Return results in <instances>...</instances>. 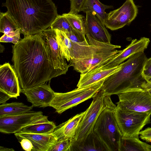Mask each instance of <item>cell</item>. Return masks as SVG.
Masks as SVG:
<instances>
[{"label":"cell","instance_id":"9","mask_svg":"<svg viewBox=\"0 0 151 151\" xmlns=\"http://www.w3.org/2000/svg\"><path fill=\"white\" fill-rule=\"evenodd\" d=\"M41 111H30L19 115L0 117V132L15 133L28 125L48 121Z\"/></svg>","mask_w":151,"mask_h":151},{"label":"cell","instance_id":"16","mask_svg":"<svg viewBox=\"0 0 151 151\" xmlns=\"http://www.w3.org/2000/svg\"><path fill=\"white\" fill-rule=\"evenodd\" d=\"M86 13V35L89 34L94 39L100 42L111 43V36L104 24L91 12H87Z\"/></svg>","mask_w":151,"mask_h":151},{"label":"cell","instance_id":"39","mask_svg":"<svg viewBox=\"0 0 151 151\" xmlns=\"http://www.w3.org/2000/svg\"><path fill=\"white\" fill-rule=\"evenodd\" d=\"M150 142H151V141H150Z\"/></svg>","mask_w":151,"mask_h":151},{"label":"cell","instance_id":"36","mask_svg":"<svg viewBox=\"0 0 151 151\" xmlns=\"http://www.w3.org/2000/svg\"><path fill=\"white\" fill-rule=\"evenodd\" d=\"M0 104H3L6 103V101L11 97L7 94L0 91Z\"/></svg>","mask_w":151,"mask_h":151},{"label":"cell","instance_id":"32","mask_svg":"<svg viewBox=\"0 0 151 151\" xmlns=\"http://www.w3.org/2000/svg\"><path fill=\"white\" fill-rule=\"evenodd\" d=\"M84 0H72L70 1V13L78 14L81 12V7Z\"/></svg>","mask_w":151,"mask_h":151},{"label":"cell","instance_id":"3","mask_svg":"<svg viewBox=\"0 0 151 151\" xmlns=\"http://www.w3.org/2000/svg\"><path fill=\"white\" fill-rule=\"evenodd\" d=\"M147 59L144 52H141L121 64L119 70L104 81L101 89L105 95L111 96L134 91H145L151 93V83L142 74Z\"/></svg>","mask_w":151,"mask_h":151},{"label":"cell","instance_id":"37","mask_svg":"<svg viewBox=\"0 0 151 151\" xmlns=\"http://www.w3.org/2000/svg\"><path fill=\"white\" fill-rule=\"evenodd\" d=\"M14 150L12 148H9L3 147H0V151H13Z\"/></svg>","mask_w":151,"mask_h":151},{"label":"cell","instance_id":"2","mask_svg":"<svg viewBox=\"0 0 151 151\" xmlns=\"http://www.w3.org/2000/svg\"><path fill=\"white\" fill-rule=\"evenodd\" d=\"M5 0L2 6L7 8L24 36L47 29L58 15L52 0Z\"/></svg>","mask_w":151,"mask_h":151},{"label":"cell","instance_id":"28","mask_svg":"<svg viewBox=\"0 0 151 151\" xmlns=\"http://www.w3.org/2000/svg\"><path fill=\"white\" fill-rule=\"evenodd\" d=\"M53 30L58 29L64 33L74 30L67 19L62 14L58 15L50 26Z\"/></svg>","mask_w":151,"mask_h":151},{"label":"cell","instance_id":"21","mask_svg":"<svg viewBox=\"0 0 151 151\" xmlns=\"http://www.w3.org/2000/svg\"><path fill=\"white\" fill-rule=\"evenodd\" d=\"M78 114L66 122L56 126L52 133L57 141L74 138L79 123L84 113Z\"/></svg>","mask_w":151,"mask_h":151},{"label":"cell","instance_id":"27","mask_svg":"<svg viewBox=\"0 0 151 151\" xmlns=\"http://www.w3.org/2000/svg\"><path fill=\"white\" fill-rule=\"evenodd\" d=\"M62 15L67 19L73 29L86 35L85 27L86 19L84 16L69 12L63 13Z\"/></svg>","mask_w":151,"mask_h":151},{"label":"cell","instance_id":"30","mask_svg":"<svg viewBox=\"0 0 151 151\" xmlns=\"http://www.w3.org/2000/svg\"><path fill=\"white\" fill-rule=\"evenodd\" d=\"M65 33L70 40L74 42L82 43L87 40L85 35L75 29Z\"/></svg>","mask_w":151,"mask_h":151},{"label":"cell","instance_id":"35","mask_svg":"<svg viewBox=\"0 0 151 151\" xmlns=\"http://www.w3.org/2000/svg\"><path fill=\"white\" fill-rule=\"evenodd\" d=\"M23 149L27 151H32L33 146L31 142L28 139L23 138L19 140Z\"/></svg>","mask_w":151,"mask_h":151},{"label":"cell","instance_id":"31","mask_svg":"<svg viewBox=\"0 0 151 151\" xmlns=\"http://www.w3.org/2000/svg\"><path fill=\"white\" fill-rule=\"evenodd\" d=\"M142 74L146 80L150 82L151 80V57L146 60L144 65Z\"/></svg>","mask_w":151,"mask_h":151},{"label":"cell","instance_id":"41","mask_svg":"<svg viewBox=\"0 0 151 151\" xmlns=\"http://www.w3.org/2000/svg\"><path fill=\"white\" fill-rule=\"evenodd\" d=\"M70 1H71L72 0H70Z\"/></svg>","mask_w":151,"mask_h":151},{"label":"cell","instance_id":"4","mask_svg":"<svg viewBox=\"0 0 151 151\" xmlns=\"http://www.w3.org/2000/svg\"><path fill=\"white\" fill-rule=\"evenodd\" d=\"M55 30L61 52L68 62L74 59L90 58L96 54L112 51L121 47L111 43L99 42L89 34L86 35V41L82 43L74 42L64 32L58 29Z\"/></svg>","mask_w":151,"mask_h":151},{"label":"cell","instance_id":"8","mask_svg":"<svg viewBox=\"0 0 151 151\" xmlns=\"http://www.w3.org/2000/svg\"><path fill=\"white\" fill-rule=\"evenodd\" d=\"M93 100L84 113L76 130L74 138L81 139L91 132L99 115L105 107L106 97L101 89L93 97Z\"/></svg>","mask_w":151,"mask_h":151},{"label":"cell","instance_id":"38","mask_svg":"<svg viewBox=\"0 0 151 151\" xmlns=\"http://www.w3.org/2000/svg\"><path fill=\"white\" fill-rule=\"evenodd\" d=\"M150 82L151 83V80L150 81Z\"/></svg>","mask_w":151,"mask_h":151},{"label":"cell","instance_id":"1","mask_svg":"<svg viewBox=\"0 0 151 151\" xmlns=\"http://www.w3.org/2000/svg\"><path fill=\"white\" fill-rule=\"evenodd\" d=\"M12 47L13 68L20 89L33 88L62 75L54 68L50 47L42 32L24 36Z\"/></svg>","mask_w":151,"mask_h":151},{"label":"cell","instance_id":"25","mask_svg":"<svg viewBox=\"0 0 151 151\" xmlns=\"http://www.w3.org/2000/svg\"><path fill=\"white\" fill-rule=\"evenodd\" d=\"M22 102L5 103L0 105V117L16 115L25 113L31 111L33 108Z\"/></svg>","mask_w":151,"mask_h":151},{"label":"cell","instance_id":"7","mask_svg":"<svg viewBox=\"0 0 151 151\" xmlns=\"http://www.w3.org/2000/svg\"><path fill=\"white\" fill-rule=\"evenodd\" d=\"M115 115L122 137L139 136L146 125L151 123L150 114L128 110L116 106Z\"/></svg>","mask_w":151,"mask_h":151},{"label":"cell","instance_id":"19","mask_svg":"<svg viewBox=\"0 0 151 151\" xmlns=\"http://www.w3.org/2000/svg\"><path fill=\"white\" fill-rule=\"evenodd\" d=\"M14 134L18 140L23 138L29 139L33 146L32 151H48L57 141L52 134H43L18 132Z\"/></svg>","mask_w":151,"mask_h":151},{"label":"cell","instance_id":"15","mask_svg":"<svg viewBox=\"0 0 151 151\" xmlns=\"http://www.w3.org/2000/svg\"><path fill=\"white\" fill-rule=\"evenodd\" d=\"M150 42L149 38L142 37L139 40L133 39L126 48L116 54L115 57L102 65L106 68H113L119 65L126 59L138 52H144Z\"/></svg>","mask_w":151,"mask_h":151},{"label":"cell","instance_id":"5","mask_svg":"<svg viewBox=\"0 0 151 151\" xmlns=\"http://www.w3.org/2000/svg\"><path fill=\"white\" fill-rule=\"evenodd\" d=\"M106 96V106L98 117L93 130L109 151H120L122 135L116 117V106L112 102L110 96Z\"/></svg>","mask_w":151,"mask_h":151},{"label":"cell","instance_id":"6","mask_svg":"<svg viewBox=\"0 0 151 151\" xmlns=\"http://www.w3.org/2000/svg\"><path fill=\"white\" fill-rule=\"evenodd\" d=\"M106 78L87 86L77 88L68 92H55L54 97L49 106L55 109L58 113L61 114L87 100L93 98L101 90Z\"/></svg>","mask_w":151,"mask_h":151},{"label":"cell","instance_id":"10","mask_svg":"<svg viewBox=\"0 0 151 151\" xmlns=\"http://www.w3.org/2000/svg\"><path fill=\"white\" fill-rule=\"evenodd\" d=\"M117 106L121 108L151 114V93L145 91H134L117 95Z\"/></svg>","mask_w":151,"mask_h":151},{"label":"cell","instance_id":"29","mask_svg":"<svg viewBox=\"0 0 151 151\" xmlns=\"http://www.w3.org/2000/svg\"><path fill=\"white\" fill-rule=\"evenodd\" d=\"M74 139L57 141L48 151H70Z\"/></svg>","mask_w":151,"mask_h":151},{"label":"cell","instance_id":"11","mask_svg":"<svg viewBox=\"0 0 151 151\" xmlns=\"http://www.w3.org/2000/svg\"><path fill=\"white\" fill-rule=\"evenodd\" d=\"M138 13L134 0H126L118 9L108 13L104 24L111 30H115L129 24Z\"/></svg>","mask_w":151,"mask_h":151},{"label":"cell","instance_id":"14","mask_svg":"<svg viewBox=\"0 0 151 151\" xmlns=\"http://www.w3.org/2000/svg\"><path fill=\"white\" fill-rule=\"evenodd\" d=\"M121 50L115 49L112 51L96 54L89 58L74 59L70 61L69 66L81 73L88 71L102 63L114 58Z\"/></svg>","mask_w":151,"mask_h":151},{"label":"cell","instance_id":"22","mask_svg":"<svg viewBox=\"0 0 151 151\" xmlns=\"http://www.w3.org/2000/svg\"><path fill=\"white\" fill-rule=\"evenodd\" d=\"M113 8L111 5H104L99 0H84L81 7V12L85 13L90 12L96 16L104 24L107 13L105 10Z\"/></svg>","mask_w":151,"mask_h":151},{"label":"cell","instance_id":"23","mask_svg":"<svg viewBox=\"0 0 151 151\" xmlns=\"http://www.w3.org/2000/svg\"><path fill=\"white\" fill-rule=\"evenodd\" d=\"M151 151V145L140 141L139 136L122 137L120 151Z\"/></svg>","mask_w":151,"mask_h":151},{"label":"cell","instance_id":"12","mask_svg":"<svg viewBox=\"0 0 151 151\" xmlns=\"http://www.w3.org/2000/svg\"><path fill=\"white\" fill-rule=\"evenodd\" d=\"M0 91L16 98L19 96L20 88L18 76L8 63L0 66Z\"/></svg>","mask_w":151,"mask_h":151},{"label":"cell","instance_id":"20","mask_svg":"<svg viewBox=\"0 0 151 151\" xmlns=\"http://www.w3.org/2000/svg\"><path fill=\"white\" fill-rule=\"evenodd\" d=\"M109 151L98 136L93 130L84 137L78 140L74 138L70 151Z\"/></svg>","mask_w":151,"mask_h":151},{"label":"cell","instance_id":"40","mask_svg":"<svg viewBox=\"0 0 151 151\" xmlns=\"http://www.w3.org/2000/svg\"><path fill=\"white\" fill-rule=\"evenodd\" d=\"M150 26H151V24H150Z\"/></svg>","mask_w":151,"mask_h":151},{"label":"cell","instance_id":"24","mask_svg":"<svg viewBox=\"0 0 151 151\" xmlns=\"http://www.w3.org/2000/svg\"><path fill=\"white\" fill-rule=\"evenodd\" d=\"M20 29L10 14L7 11L1 12L0 32L9 36L20 34Z\"/></svg>","mask_w":151,"mask_h":151},{"label":"cell","instance_id":"34","mask_svg":"<svg viewBox=\"0 0 151 151\" xmlns=\"http://www.w3.org/2000/svg\"><path fill=\"white\" fill-rule=\"evenodd\" d=\"M139 134L140 138L147 142H150L151 140V127H148L144 130L140 131Z\"/></svg>","mask_w":151,"mask_h":151},{"label":"cell","instance_id":"26","mask_svg":"<svg viewBox=\"0 0 151 151\" xmlns=\"http://www.w3.org/2000/svg\"><path fill=\"white\" fill-rule=\"evenodd\" d=\"M56 126L53 122L48 121L27 126L22 129L20 132L47 134H52Z\"/></svg>","mask_w":151,"mask_h":151},{"label":"cell","instance_id":"13","mask_svg":"<svg viewBox=\"0 0 151 151\" xmlns=\"http://www.w3.org/2000/svg\"><path fill=\"white\" fill-rule=\"evenodd\" d=\"M20 91L25 95L27 101L33 107H39L49 106L55 93L50 84L46 83L26 90L20 89Z\"/></svg>","mask_w":151,"mask_h":151},{"label":"cell","instance_id":"33","mask_svg":"<svg viewBox=\"0 0 151 151\" xmlns=\"http://www.w3.org/2000/svg\"><path fill=\"white\" fill-rule=\"evenodd\" d=\"M20 34L14 36H9L4 34L0 38L1 42H10L15 45L19 41L20 38Z\"/></svg>","mask_w":151,"mask_h":151},{"label":"cell","instance_id":"17","mask_svg":"<svg viewBox=\"0 0 151 151\" xmlns=\"http://www.w3.org/2000/svg\"><path fill=\"white\" fill-rule=\"evenodd\" d=\"M42 32L50 45L52 60L55 69L62 75L65 74L70 66L61 52L57 40L55 30L50 28L46 29Z\"/></svg>","mask_w":151,"mask_h":151},{"label":"cell","instance_id":"18","mask_svg":"<svg viewBox=\"0 0 151 151\" xmlns=\"http://www.w3.org/2000/svg\"><path fill=\"white\" fill-rule=\"evenodd\" d=\"M121 64L118 66L106 68L99 65L89 71L81 73L77 86L78 88L85 87L105 78L119 70Z\"/></svg>","mask_w":151,"mask_h":151}]
</instances>
